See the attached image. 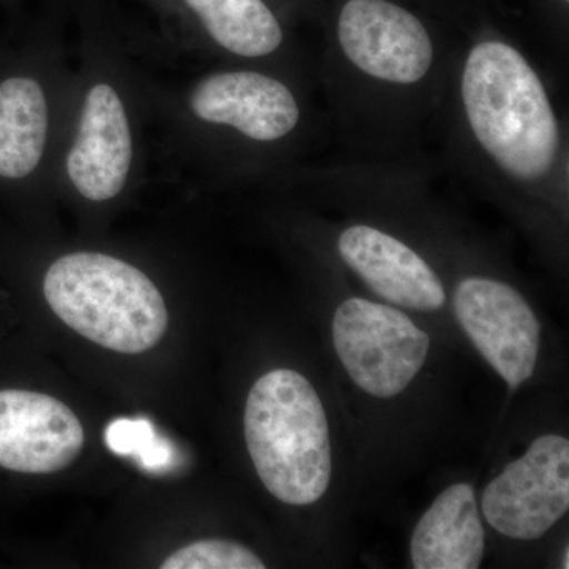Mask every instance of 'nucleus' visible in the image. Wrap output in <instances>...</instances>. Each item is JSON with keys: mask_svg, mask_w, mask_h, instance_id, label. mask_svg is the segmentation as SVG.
<instances>
[{"mask_svg": "<svg viewBox=\"0 0 569 569\" xmlns=\"http://www.w3.org/2000/svg\"><path fill=\"white\" fill-rule=\"evenodd\" d=\"M455 312L479 353L509 388L533 376L539 321L516 288L488 277H467L456 288Z\"/></svg>", "mask_w": 569, "mask_h": 569, "instance_id": "0eeeda50", "label": "nucleus"}, {"mask_svg": "<svg viewBox=\"0 0 569 569\" xmlns=\"http://www.w3.org/2000/svg\"><path fill=\"white\" fill-rule=\"evenodd\" d=\"M485 527L470 485H455L436 498L411 537L417 569H477L485 557Z\"/></svg>", "mask_w": 569, "mask_h": 569, "instance_id": "f8f14e48", "label": "nucleus"}, {"mask_svg": "<svg viewBox=\"0 0 569 569\" xmlns=\"http://www.w3.org/2000/svg\"><path fill=\"white\" fill-rule=\"evenodd\" d=\"M490 526L512 539H538L569 508V441L542 436L522 458L509 463L482 492Z\"/></svg>", "mask_w": 569, "mask_h": 569, "instance_id": "39448f33", "label": "nucleus"}, {"mask_svg": "<svg viewBox=\"0 0 569 569\" xmlns=\"http://www.w3.org/2000/svg\"><path fill=\"white\" fill-rule=\"evenodd\" d=\"M565 2H568V0H565Z\"/></svg>", "mask_w": 569, "mask_h": 569, "instance_id": "a211bd4d", "label": "nucleus"}, {"mask_svg": "<svg viewBox=\"0 0 569 569\" xmlns=\"http://www.w3.org/2000/svg\"><path fill=\"white\" fill-rule=\"evenodd\" d=\"M337 40L351 66L387 84H417L436 62L425 22L391 0H347L337 18Z\"/></svg>", "mask_w": 569, "mask_h": 569, "instance_id": "423d86ee", "label": "nucleus"}, {"mask_svg": "<svg viewBox=\"0 0 569 569\" xmlns=\"http://www.w3.org/2000/svg\"><path fill=\"white\" fill-rule=\"evenodd\" d=\"M104 443L119 456H132L149 473H167L178 466V455L170 440L157 436L148 419L121 418L104 430Z\"/></svg>", "mask_w": 569, "mask_h": 569, "instance_id": "2eb2a0df", "label": "nucleus"}, {"mask_svg": "<svg viewBox=\"0 0 569 569\" xmlns=\"http://www.w3.org/2000/svg\"><path fill=\"white\" fill-rule=\"evenodd\" d=\"M336 353L367 395L389 399L410 387L425 366L430 339L395 307L347 299L332 321Z\"/></svg>", "mask_w": 569, "mask_h": 569, "instance_id": "20e7f679", "label": "nucleus"}, {"mask_svg": "<svg viewBox=\"0 0 569 569\" xmlns=\"http://www.w3.org/2000/svg\"><path fill=\"white\" fill-rule=\"evenodd\" d=\"M201 121L233 127L254 141H277L298 126L301 110L293 92L257 71H227L206 78L192 93Z\"/></svg>", "mask_w": 569, "mask_h": 569, "instance_id": "9d476101", "label": "nucleus"}, {"mask_svg": "<svg viewBox=\"0 0 569 569\" xmlns=\"http://www.w3.org/2000/svg\"><path fill=\"white\" fill-rule=\"evenodd\" d=\"M48 107L44 93L29 78L0 84V178L31 174L44 151Z\"/></svg>", "mask_w": 569, "mask_h": 569, "instance_id": "ddd939ff", "label": "nucleus"}, {"mask_svg": "<svg viewBox=\"0 0 569 569\" xmlns=\"http://www.w3.org/2000/svg\"><path fill=\"white\" fill-rule=\"evenodd\" d=\"M460 99L482 152L512 181L537 183L556 168L559 119L541 78L512 44L485 40L468 51Z\"/></svg>", "mask_w": 569, "mask_h": 569, "instance_id": "f257e3e1", "label": "nucleus"}, {"mask_svg": "<svg viewBox=\"0 0 569 569\" xmlns=\"http://www.w3.org/2000/svg\"><path fill=\"white\" fill-rule=\"evenodd\" d=\"M244 432L254 470L277 500L305 507L325 496L331 437L323 403L305 376L290 369L264 373L247 397Z\"/></svg>", "mask_w": 569, "mask_h": 569, "instance_id": "f03ea898", "label": "nucleus"}, {"mask_svg": "<svg viewBox=\"0 0 569 569\" xmlns=\"http://www.w3.org/2000/svg\"><path fill=\"white\" fill-rule=\"evenodd\" d=\"M132 163V134L121 99L108 84L86 97L67 173L82 197L107 201L121 193Z\"/></svg>", "mask_w": 569, "mask_h": 569, "instance_id": "9b49d317", "label": "nucleus"}, {"mask_svg": "<svg viewBox=\"0 0 569 569\" xmlns=\"http://www.w3.org/2000/svg\"><path fill=\"white\" fill-rule=\"evenodd\" d=\"M224 50L261 58L279 50L282 26L264 0H181Z\"/></svg>", "mask_w": 569, "mask_h": 569, "instance_id": "4468645a", "label": "nucleus"}, {"mask_svg": "<svg viewBox=\"0 0 569 569\" xmlns=\"http://www.w3.org/2000/svg\"><path fill=\"white\" fill-rule=\"evenodd\" d=\"M568 556H569V550L567 549V550H565V565H563L565 568H569Z\"/></svg>", "mask_w": 569, "mask_h": 569, "instance_id": "f3484780", "label": "nucleus"}, {"mask_svg": "<svg viewBox=\"0 0 569 569\" xmlns=\"http://www.w3.org/2000/svg\"><path fill=\"white\" fill-rule=\"evenodd\" d=\"M343 263L380 298L403 309L436 312L447 302L437 272L395 236L353 224L337 241Z\"/></svg>", "mask_w": 569, "mask_h": 569, "instance_id": "1a4fd4ad", "label": "nucleus"}, {"mask_svg": "<svg viewBox=\"0 0 569 569\" xmlns=\"http://www.w3.org/2000/svg\"><path fill=\"white\" fill-rule=\"evenodd\" d=\"M43 293L63 323L97 346L140 355L162 340L168 310L159 288L140 269L103 253L59 258Z\"/></svg>", "mask_w": 569, "mask_h": 569, "instance_id": "7ed1b4c3", "label": "nucleus"}, {"mask_svg": "<svg viewBox=\"0 0 569 569\" xmlns=\"http://www.w3.org/2000/svg\"><path fill=\"white\" fill-rule=\"evenodd\" d=\"M162 569H263L253 550L223 539H203L176 550L160 565Z\"/></svg>", "mask_w": 569, "mask_h": 569, "instance_id": "dca6fc26", "label": "nucleus"}, {"mask_svg": "<svg viewBox=\"0 0 569 569\" xmlns=\"http://www.w3.org/2000/svg\"><path fill=\"white\" fill-rule=\"evenodd\" d=\"M84 447V429L66 403L40 392L0 391V467L18 473H56Z\"/></svg>", "mask_w": 569, "mask_h": 569, "instance_id": "6e6552de", "label": "nucleus"}]
</instances>
